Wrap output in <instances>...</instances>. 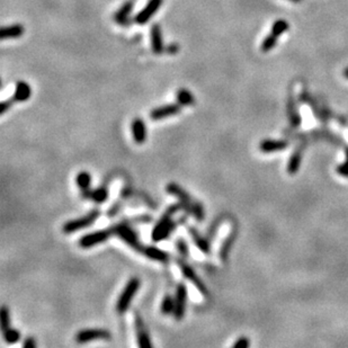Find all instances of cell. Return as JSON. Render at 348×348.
Masks as SVG:
<instances>
[{
    "label": "cell",
    "instance_id": "6da1fadb",
    "mask_svg": "<svg viewBox=\"0 0 348 348\" xmlns=\"http://www.w3.org/2000/svg\"><path fill=\"white\" fill-rule=\"evenodd\" d=\"M166 192L180 201L183 211L191 214L192 217H194L198 221H203L205 217L203 205L192 199L191 195L187 193L183 187L177 185L176 183H169L166 186Z\"/></svg>",
    "mask_w": 348,
    "mask_h": 348
},
{
    "label": "cell",
    "instance_id": "7a4b0ae2",
    "mask_svg": "<svg viewBox=\"0 0 348 348\" xmlns=\"http://www.w3.org/2000/svg\"><path fill=\"white\" fill-rule=\"evenodd\" d=\"M181 210H183L181 203L172 204L170 207H168V209L164 211V213L155 223L152 231H151V240L154 242H160L170 236V233L178 224L176 221H173V215Z\"/></svg>",
    "mask_w": 348,
    "mask_h": 348
},
{
    "label": "cell",
    "instance_id": "3957f363",
    "mask_svg": "<svg viewBox=\"0 0 348 348\" xmlns=\"http://www.w3.org/2000/svg\"><path fill=\"white\" fill-rule=\"evenodd\" d=\"M113 231L114 236H117L122 241H124L127 246L135 250L136 253L142 254L144 246L140 242L138 232H136L129 223L122 222L115 224V226H113Z\"/></svg>",
    "mask_w": 348,
    "mask_h": 348
},
{
    "label": "cell",
    "instance_id": "277c9868",
    "mask_svg": "<svg viewBox=\"0 0 348 348\" xmlns=\"http://www.w3.org/2000/svg\"><path fill=\"white\" fill-rule=\"evenodd\" d=\"M140 279L138 277H132L129 279V282L126 283L125 287L123 288L122 293L118 296L116 302V311L117 313L123 314L125 313L127 309L130 308L131 302L133 300L136 293H138L140 288Z\"/></svg>",
    "mask_w": 348,
    "mask_h": 348
},
{
    "label": "cell",
    "instance_id": "5b68a950",
    "mask_svg": "<svg viewBox=\"0 0 348 348\" xmlns=\"http://www.w3.org/2000/svg\"><path fill=\"white\" fill-rule=\"evenodd\" d=\"M99 217H100V211L97 209H94L86 215H84V217L78 218L75 220H70V221L66 222L62 227V231L67 233V235H70V233L77 232L78 230H81V229L88 228L91 226V224H94L96 220H97Z\"/></svg>",
    "mask_w": 348,
    "mask_h": 348
},
{
    "label": "cell",
    "instance_id": "8992f818",
    "mask_svg": "<svg viewBox=\"0 0 348 348\" xmlns=\"http://www.w3.org/2000/svg\"><path fill=\"white\" fill-rule=\"evenodd\" d=\"M112 236H114L113 227L102 229V230H97V231L87 233V235L82 236L79 239L78 245H79V247H81V248L88 249V248H91V247L104 244V242L107 241Z\"/></svg>",
    "mask_w": 348,
    "mask_h": 348
},
{
    "label": "cell",
    "instance_id": "52a82bcc",
    "mask_svg": "<svg viewBox=\"0 0 348 348\" xmlns=\"http://www.w3.org/2000/svg\"><path fill=\"white\" fill-rule=\"evenodd\" d=\"M111 332L106 329H84L76 333L75 339L78 344H86V342L95 341V340H109L111 339Z\"/></svg>",
    "mask_w": 348,
    "mask_h": 348
},
{
    "label": "cell",
    "instance_id": "ba28073f",
    "mask_svg": "<svg viewBox=\"0 0 348 348\" xmlns=\"http://www.w3.org/2000/svg\"><path fill=\"white\" fill-rule=\"evenodd\" d=\"M162 4L163 0H148L145 6L134 16L133 22L136 25H145L157 14Z\"/></svg>",
    "mask_w": 348,
    "mask_h": 348
},
{
    "label": "cell",
    "instance_id": "9c48e42d",
    "mask_svg": "<svg viewBox=\"0 0 348 348\" xmlns=\"http://www.w3.org/2000/svg\"><path fill=\"white\" fill-rule=\"evenodd\" d=\"M177 264H178V266H180L181 268V271L183 273V275L185 276V278L189 279L190 282H192L194 284V286L198 288V290L202 293V294L204 296H208L209 295V290H208V287L205 286V284L203 283L202 279H201L199 276H198V274H196V272L193 269V267L190 266L189 264L185 263L184 260H181V259H178L177 260Z\"/></svg>",
    "mask_w": 348,
    "mask_h": 348
},
{
    "label": "cell",
    "instance_id": "30bf717a",
    "mask_svg": "<svg viewBox=\"0 0 348 348\" xmlns=\"http://www.w3.org/2000/svg\"><path fill=\"white\" fill-rule=\"evenodd\" d=\"M187 302V287L184 283H180L177 285L175 293V311L173 317L176 320H182L185 315Z\"/></svg>",
    "mask_w": 348,
    "mask_h": 348
},
{
    "label": "cell",
    "instance_id": "8fae6325",
    "mask_svg": "<svg viewBox=\"0 0 348 348\" xmlns=\"http://www.w3.org/2000/svg\"><path fill=\"white\" fill-rule=\"evenodd\" d=\"M181 111H182L181 104L178 103L167 104V105H163V106L153 108L152 111L150 112V118L153 121H160V120H163V118L175 116Z\"/></svg>",
    "mask_w": 348,
    "mask_h": 348
},
{
    "label": "cell",
    "instance_id": "7c38bea8",
    "mask_svg": "<svg viewBox=\"0 0 348 348\" xmlns=\"http://www.w3.org/2000/svg\"><path fill=\"white\" fill-rule=\"evenodd\" d=\"M150 43H151V49H152V52L154 54H161L164 52V50H166L164 49L161 27H160V25L157 24V23L151 26Z\"/></svg>",
    "mask_w": 348,
    "mask_h": 348
},
{
    "label": "cell",
    "instance_id": "4fadbf2b",
    "mask_svg": "<svg viewBox=\"0 0 348 348\" xmlns=\"http://www.w3.org/2000/svg\"><path fill=\"white\" fill-rule=\"evenodd\" d=\"M131 133L135 143L142 144L146 140V125L140 117L134 118L131 123Z\"/></svg>",
    "mask_w": 348,
    "mask_h": 348
},
{
    "label": "cell",
    "instance_id": "5bb4252c",
    "mask_svg": "<svg viewBox=\"0 0 348 348\" xmlns=\"http://www.w3.org/2000/svg\"><path fill=\"white\" fill-rule=\"evenodd\" d=\"M133 6L134 4L132 0L123 4L122 6L115 12V14H114V22L121 26L129 25V23L131 22L130 15L132 13V9H133Z\"/></svg>",
    "mask_w": 348,
    "mask_h": 348
},
{
    "label": "cell",
    "instance_id": "9a60e30c",
    "mask_svg": "<svg viewBox=\"0 0 348 348\" xmlns=\"http://www.w3.org/2000/svg\"><path fill=\"white\" fill-rule=\"evenodd\" d=\"M32 96V88L30 84H27L26 81H17L15 86V90H14L13 99L16 103H24L26 100H29Z\"/></svg>",
    "mask_w": 348,
    "mask_h": 348
},
{
    "label": "cell",
    "instance_id": "2e32d148",
    "mask_svg": "<svg viewBox=\"0 0 348 348\" xmlns=\"http://www.w3.org/2000/svg\"><path fill=\"white\" fill-rule=\"evenodd\" d=\"M142 255H144L146 258L154 260V262L158 263H167L169 262V259H170L168 253L154 246H144Z\"/></svg>",
    "mask_w": 348,
    "mask_h": 348
},
{
    "label": "cell",
    "instance_id": "e0dca14e",
    "mask_svg": "<svg viewBox=\"0 0 348 348\" xmlns=\"http://www.w3.org/2000/svg\"><path fill=\"white\" fill-rule=\"evenodd\" d=\"M189 233L191 235L192 239H193L195 246L198 247L203 254L209 255L211 253V245L208 238H205L204 236L201 235V233L193 227L189 228Z\"/></svg>",
    "mask_w": 348,
    "mask_h": 348
},
{
    "label": "cell",
    "instance_id": "ac0fdd59",
    "mask_svg": "<svg viewBox=\"0 0 348 348\" xmlns=\"http://www.w3.org/2000/svg\"><path fill=\"white\" fill-rule=\"evenodd\" d=\"M2 40H9V39H18L22 38L25 33V27L22 24H14L9 26H5L2 29Z\"/></svg>",
    "mask_w": 348,
    "mask_h": 348
},
{
    "label": "cell",
    "instance_id": "d6986e66",
    "mask_svg": "<svg viewBox=\"0 0 348 348\" xmlns=\"http://www.w3.org/2000/svg\"><path fill=\"white\" fill-rule=\"evenodd\" d=\"M136 338H138L139 347H142V348L152 347L148 332L145 331L144 327L142 326L140 319L136 320Z\"/></svg>",
    "mask_w": 348,
    "mask_h": 348
},
{
    "label": "cell",
    "instance_id": "ffe728a7",
    "mask_svg": "<svg viewBox=\"0 0 348 348\" xmlns=\"http://www.w3.org/2000/svg\"><path fill=\"white\" fill-rule=\"evenodd\" d=\"M176 100L178 104L182 105V106H191V105H193L195 103V98L193 94L185 88L178 89L176 94Z\"/></svg>",
    "mask_w": 348,
    "mask_h": 348
},
{
    "label": "cell",
    "instance_id": "44dd1931",
    "mask_svg": "<svg viewBox=\"0 0 348 348\" xmlns=\"http://www.w3.org/2000/svg\"><path fill=\"white\" fill-rule=\"evenodd\" d=\"M76 184L78 189L87 193L91 185V175L88 171H80L76 176Z\"/></svg>",
    "mask_w": 348,
    "mask_h": 348
},
{
    "label": "cell",
    "instance_id": "7402d4cb",
    "mask_svg": "<svg viewBox=\"0 0 348 348\" xmlns=\"http://www.w3.org/2000/svg\"><path fill=\"white\" fill-rule=\"evenodd\" d=\"M88 198L93 201V202L97 203V204H102L104 202H106L108 199V190L106 187H98V189H96L91 192H88Z\"/></svg>",
    "mask_w": 348,
    "mask_h": 348
},
{
    "label": "cell",
    "instance_id": "603a6c76",
    "mask_svg": "<svg viewBox=\"0 0 348 348\" xmlns=\"http://www.w3.org/2000/svg\"><path fill=\"white\" fill-rule=\"evenodd\" d=\"M160 311L164 315L173 314V311H175V296L169 294L164 295L161 304H160Z\"/></svg>",
    "mask_w": 348,
    "mask_h": 348
},
{
    "label": "cell",
    "instance_id": "cb8c5ba5",
    "mask_svg": "<svg viewBox=\"0 0 348 348\" xmlns=\"http://www.w3.org/2000/svg\"><path fill=\"white\" fill-rule=\"evenodd\" d=\"M286 146L285 142H281V141H264L262 144H260V150L263 151V152H274V151H278L282 150Z\"/></svg>",
    "mask_w": 348,
    "mask_h": 348
},
{
    "label": "cell",
    "instance_id": "d4e9b609",
    "mask_svg": "<svg viewBox=\"0 0 348 348\" xmlns=\"http://www.w3.org/2000/svg\"><path fill=\"white\" fill-rule=\"evenodd\" d=\"M3 333H4V339L5 341L7 342V344H16V342H18L21 340V332L17 330V329L15 328H12V327H9L7 329H5V330H3Z\"/></svg>",
    "mask_w": 348,
    "mask_h": 348
},
{
    "label": "cell",
    "instance_id": "484cf974",
    "mask_svg": "<svg viewBox=\"0 0 348 348\" xmlns=\"http://www.w3.org/2000/svg\"><path fill=\"white\" fill-rule=\"evenodd\" d=\"M277 38L278 36H276L275 34H273L271 32V34L267 35L266 38L264 39L262 45H260V50H262L263 52L271 51V50L275 47L276 43H277Z\"/></svg>",
    "mask_w": 348,
    "mask_h": 348
},
{
    "label": "cell",
    "instance_id": "4316f807",
    "mask_svg": "<svg viewBox=\"0 0 348 348\" xmlns=\"http://www.w3.org/2000/svg\"><path fill=\"white\" fill-rule=\"evenodd\" d=\"M0 321H2V330L11 327V313L6 305H3L0 309Z\"/></svg>",
    "mask_w": 348,
    "mask_h": 348
},
{
    "label": "cell",
    "instance_id": "83f0119b",
    "mask_svg": "<svg viewBox=\"0 0 348 348\" xmlns=\"http://www.w3.org/2000/svg\"><path fill=\"white\" fill-rule=\"evenodd\" d=\"M288 27H290V25H288V23L286 21L278 20L273 24L272 33L275 34L276 36H281L284 32L288 30Z\"/></svg>",
    "mask_w": 348,
    "mask_h": 348
},
{
    "label": "cell",
    "instance_id": "f1b7e54d",
    "mask_svg": "<svg viewBox=\"0 0 348 348\" xmlns=\"http://www.w3.org/2000/svg\"><path fill=\"white\" fill-rule=\"evenodd\" d=\"M176 249L178 251V254L183 256V257H187V256H189V254H190L189 245H187V242L185 241L184 238H177Z\"/></svg>",
    "mask_w": 348,
    "mask_h": 348
},
{
    "label": "cell",
    "instance_id": "f546056e",
    "mask_svg": "<svg viewBox=\"0 0 348 348\" xmlns=\"http://www.w3.org/2000/svg\"><path fill=\"white\" fill-rule=\"evenodd\" d=\"M288 113H290V118H291V121H292V124L294 125V126L299 125L300 124V117L296 114L292 102L290 103V109H288Z\"/></svg>",
    "mask_w": 348,
    "mask_h": 348
},
{
    "label": "cell",
    "instance_id": "4dcf8cb0",
    "mask_svg": "<svg viewBox=\"0 0 348 348\" xmlns=\"http://www.w3.org/2000/svg\"><path fill=\"white\" fill-rule=\"evenodd\" d=\"M14 103V99H7V100H4V102L0 104V114H5L6 113L9 108L12 107V105Z\"/></svg>",
    "mask_w": 348,
    "mask_h": 348
},
{
    "label": "cell",
    "instance_id": "1f68e13d",
    "mask_svg": "<svg viewBox=\"0 0 348 348\" xmlns=\"http://www.w3.org/2000/svg\"><path fill=\"white\" fill-rule=\"evenodd\" d=\"M249 345H250L249 340L245 337H241L235 342V344H233V347L235 348H247V347H249Z\"/></svg>",
    "mask_w": 348,
    "mask_h": 348
},
{
    "label": "cell",
    "instance_id": "d6a6232c",
    "mask_svg": "<svg viewBox=\"0 0 348 348\" xmlns=\"http://www.w3.org/2000/svg\"><path fill=\"white\" fill-rule=\"evenodd\" d=\"M299 162H300V157L299 155H295V157H293V159L291 160V162H290V166H288V170H290L291 172H294L297 167H299Z\"/></svg>",
    "mask_w": 348,
    "mask_h": 348
},
{
    "label": "cell",
    "instance_id": "836d02e7",
    "mask_svg": "<svg viewBox=\"0 0 348 348\" xmlns=\"http://www.w3.org/2000/svg\"><path fill=\"white\" fill-rule=\"evenodd\" d=\"M23 347H25V348H34V347H36V341L34 340V338H32V337L26 338V339L23 341Z\"/></svg>",
    "mask_w": 348,
    "mask_h": 348
},
{
    "label": "cell",
    "instance_id": "e575fe53",
    "mask_svg": "<svg viewBox=\"0 0 348 348\" xmlns=\"http://www.w3.org/2000/svg\"><path fill=\"white\" fill-rule=\"evenodd\" d=\"M338 171H339L341 175L344 176H348V160L345 164H342L339 168H338Z\"/></svg>",
    "mask_w": 348,
    "mask_h": 348
},
{
    "label": "cell",
    "instance_id": "d590c367",
    "mask_svg": "<svg viewBox=\"0 0 348 348\" xmlns=\"http://www.w3.org/2000/svg\"><path fill=\"white\" fill-rule=\"evenodd\" d=\"M344 75H345V77H346L347 79H348V68H346V69H345V71H344Z\"/></svg>",
    "mask_w": 348,
    "mask_h": 348
},
{
    "label": "cell",
    "instance_id": "8d00e7d4",
    "mask_svg": "<svg viewBox=\"0 0 348 348\" xmlns=\"http://www.w3.org/2000/svg\"><path fill=\"white\" fill-rule=\"evenodd\" d=\"M290 2H293V3H300V2H302V0H290Z\"/></svg>",
    "mask_w": 348,
    "mask_h": 348
}]
</instances>
